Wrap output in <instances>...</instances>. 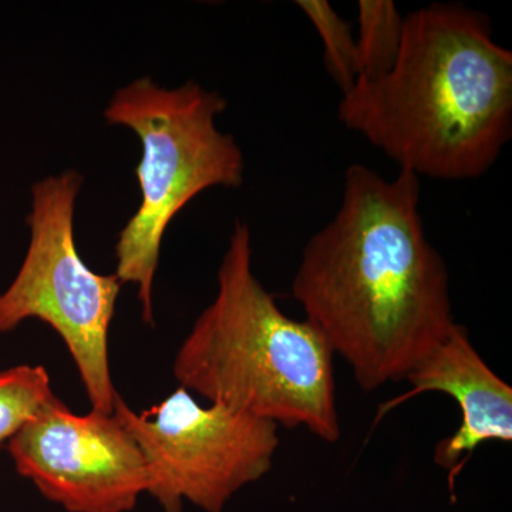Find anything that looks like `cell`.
I'll return each instance as SVG.
<instances>
[{
	"instance_id": "cell-5",
	"label": "cell",
	"mask_w": 512,
	"mask_h": 512,
	"mask_svg": "<svg viewBox=\"0 0 512 512\" xmlns=\"http://www.w3.org/2000/svg\"><path fill=\"white\" fill-rule=\"evenodd\" d=\"M82 183V175L70 170L33 185L32 239L19 274L0 295V332L30 318L52 326L79 370L93 412L113 414L119 393L111 379L109 330L121 282L96 274L77 252L74 205Z\"/></svg>"
},
{
	"instance_id": "cell-10",
	"label": "cell",
	"mask_w": 512,
	"mask_h": 512,
	"mask_svg": "<svg viewBox=\"0 0 512 512\" xmlns=\"http://www.w3.org/2000/svg\"><path fill=\"white\" fill-rule=\"evenodd\" d=\"M49 373L43 366L20 365L0 372V446L13 436L52 397Z\"/></svg>"
},
{
	"instance_id": "cell-6",
	"label": "cell",
	"mask_w": 512,
	"mask_h": 512,
	"mask_svg": "<svg viewBox=\"0 0 512 512\" xmlns=\"http://www.w3.org/2000/svg\"><path fill=\"white\" fill-rule=\"evenodd\" d=\"M113 413L140 447L147 494L165 512H183L184 500L221 512L232 495L274 466L276 424L222 404L202 406L184 387L143 413L119 394Z\"/></svg>"
},
{
	"instance_id": "cell-1",
	"label": "cell",
	"mask_w": 512,
	"mask_h": 512,
	"mask_svg": "<svg viewBox=\"0 0 512 512\" xmlns=\"http://www.w3.org/2000/svg\"><path fill=\"white\" fill-rule=\"evenodd\" d=\"M420 178L350 165L333 220L303 248L292 295L373 392L406 380L456 325L450 275L420 215Z\"/></svg>"
},
{
	"instance_id": "cell-3",
	"label": "cell",
	"mask_w": 512,
	"mask_h": 512,
	"mask_svg": "<svg viewBox=\"0 0 512 512\" xmlns=\"http://www.w3.org/2000/svg\"><path fill=\"white\" fill-rule=\"evenodd\" d=\"M217 279L214 301L174 357L180 387L210 403L338 443L335 355L311 322L285 315L256 278L247 222H235Z\"/></svg>"
},
{
	"instance_id": "cell-9",
	"label": "cell",
	"mask_w": 512,
	"mask_h": 512,
	"mask_svg": "<svg viewBox=\"0 0 512 512\" xmlns=\"http://www.w3.org/2000/svg\"><path fill=\"white\" fill-rule=\"evenodd\" d=\"M359 79L384 76L394 64L402 45L404 16L392 0H360L357 3Z\"/></svg>"
},
{
	"instance_id": "cell-2",
	"label": "cell",
	"mask_w": 512,
	"mask_h": 512,
	"mask_svg": "<svg viewBox=\"0 0 512 512\" xmlns=\"http://www.w3.org/2000/svg\"><path fill=\"white\" fill-rule=\"evenodd\" d=\"M339 121L417 177L474 180L512 133V53L490 20L456 3L404 16L399 55L342 94Z\"/></svg>"
},
{
	"instance_id": "cell-11",
	"label": "cell",
	"mask_w": 512,
	"mask_h": 512,
	"mask_svg": "<svg viewBox=\"0 0 512 512\" xmlns=\"http://www.w3.org/2000/svg\"><path fill=\"white\" fill-rule=\"evenodd\" d=\"M298 8L311 20L323 45L326 69L342 94L359 79L356 37L350 25L326 0H298Z\"/></svg>"
},
{
	"instance_id": "cell-7",
	"label": "cell",
	"mask_w": 512,
	"mask_h": 512,
	"mask_svg": "<svg viewBox=\"0 0 512 512\" xmlns=\"http://www.w3.org/2000/svg\"><path fill=\"white\" fill-rule=\"evenodd\" d=\"M20 476L69 512H128L147 494L143 453L113 414H76L53 396L8 441Z\"/></svg>"
},
{
	"instance_id": "cell-4",
	"label": "cell",
	"mask_w": 512,
	"mask_h": 512,
	"mask_svg": "<svg viewBox=\"0 0 512 512\" xmlns=\"http://www.w3.org/2000/svg\"><path fill=\"white\" fill-rule=\"evenodd\" d=\"M225 109L224 97L198 83L170 90L146 76L117 90L104 110L107 123L131 128L143 146L141 204L117 238L114 275L137 286L147 325L154 326V278L168 225L200 192L244 183L241 148L215 124Z\"/></svg>"
},
{
	"instance_id": "cell-8",
	"label": "cell",
	"mask_w": 512,
	"mask_h": 512,
	"mask_svg": "<svg viewBox=\"0 0 512 512\" xmlns=\"http://www.w3.org/2000/svg\"><path fill=\"white\" fill-rule=\"evenodd\" d=\"M406 380L412 384L409 392L380 404L376 423L420 394L436 392L453 397L461 412L460 426L434 448V463L450 471L451 485L478 446L490 441L511 443V386L487 365L460 323L414 367Z\"/></svg>"
}]
</instances>
